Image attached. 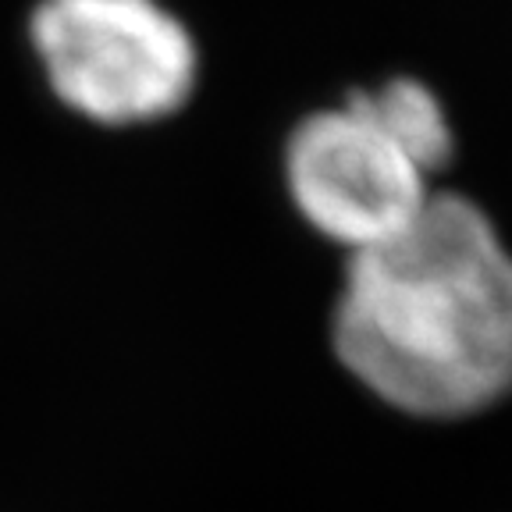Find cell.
<instances>
[{"label": "cell", "instance_id": "2", "mask_svg": "<svg viewBox=\"0 0 512 512\" xmlns=\"http://www.w3.org/2000/svg\"><path fill=\"white\" fill-rule=\"evenodd\" d=\"M29 40L54 100L111 136H143L192 111L207 50L164 0H40Z\"/></svg>", "mask_w": 512, "mask_h": 512}, {"label": "cell", "instance_id": "4", "mask_svg": "<svg viewBox=\"0 0 512 512\" xmlns=\"http://www.w3.org/2000/svg\"><path fill=\"white\" fill-rule=\"evenodd\" d=\"M335 100H349L367 114L431 185L452 182L459 168V128L445 93L427 75L406 68L384 72L377 79L352 82Z\"/></svg>", "mask_w": 512, "mask_h": 512}, {"label": "cell", "instance_id": "1", "mask_svg": "<svg viewBox=\"0 0 512 512\" xmlns=\"http://www.w3.org/2000/svg\"><path fill=\"white\" fill-rule=\"evenodd\" d=\"M328 349L370 402L466 424L512 399V246L491 214L434 185L395 239L342 256Z\"/></svg>", "mask_w": 512, "mask_h": 512}, {"label": "cell", "instance_id": "3", "mask_svg": "<svg viewBox=\"0 0 512 512\" xmlns=\"http://www.w3.org/2000/svg\"><path fill=\"white\" fill-rule=\"evenodd\" d=\"M278 185L303 232L338 256L395 239L434 189L349 100L310 107L285 128Z\"/></svg>", "mask_w": 512, "mask_h": 512}]
</instances>
